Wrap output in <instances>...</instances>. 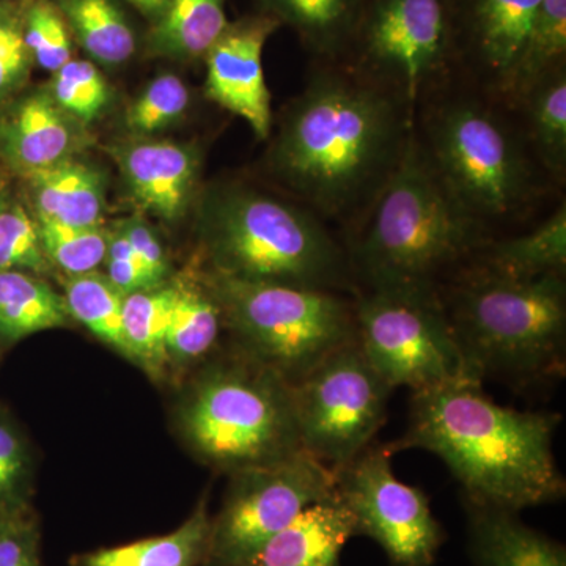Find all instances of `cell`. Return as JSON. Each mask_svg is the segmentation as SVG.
Masks as SVG:
<instances>
[{
  "instance_id": "cell-1",
  "label": "cell",
  "mask_w": 566,
  "mask_h": 566,
  "mask_svg": "<svg viewBox=\"0 0 566 566\" xmlns=\"http://www.w3.org/2000/svg\"><path fill=\"white\" fill-rule=\"evenodd\" d=\"M415 118L394 92L322 62L286 111L271 166L319 218L357 222L400 163Z\"/></svg>"
},
{
  "instance_id": "cell-2",
  "label": "cell",
  "mask_w": 566,
  "mask_h": 566,
  "mask_svg": "<svg viewBox=\"0 0 566 566\" xmlns=\"http://www.w3.org/2000/svg\"><path fill=\"white\" fill-rule=\"evenodd\" d=\"M482 385L463 376L412 392L408 428L387 452L441 458L469 504L521 513L560 501L566 485L553 449L560 417L497 405Z\"/></svg>"
},
{
  "instance_id": "cell-3",
  "label": "cell",
  "mask_w": 566,
  "mask_h": 566,
  "mask_svg": "<svg viewBox=\"0 0 566 566\" xmlns=\"http://www.w3.org/2000/svg\"><path fill=\"white\" fill-rule=\"evenodd\" d=\"M359 221L349 264L368 290H438L449 268L493 240L447 191L415 128L400 163Z\"/></svg>"
},
{
  "instance_id": "cell-4",
  "label": "cell",
  "mask_w": 566,
  "mask_h": 566,
  "mask_svg": "<svg viewBox=\"0 0 566 566\" xmlns=\"http://www.w3.org/2000/svg\"><path fill=\"white\" fill-rule=\"evenodd\" d=\"M472 92H434L415 120L417 139L450 196L493 233L521 218L549 180L499 99Z\"/></svg>"
},
{
  "instance_id": "cell-5",
  "label": "cell",
  "mask_w": 566,
  "mask_h": 566,
  "mask_svg": "<svg viewBox=\"0 0 566 566\" xmlns=\"http://www.w3.org/2000/svg\"><path fill=\"white\" fill-rule=\"evenodd\" d=\"M468 374L526 386L565 368V274L517 279L465 268L438 289Z\"/></svg>"
},
{
  "instance_id": "cell-6",
  "label": "cell",
  "mask_w": 566,
  "mask_h": 566,
  "mask_svg": "<svg viewBox=\"0 0 566 566\" xmlns=\"http://www.w3.org/2000/svg\"><path fill=\"white\" fill-rule=\"evenodd\" d=\"M212 273L340 292L352 264L315 212L248 186L218 188L203 208Z\"/></svg>"
},
{
  "instance_id": "cell-7",
  "label": "cell",
  "mask_w": 566,
  "mask_h": 566,
  "mask_svg": "<svg viewBox=\"0 0 566 566\" xmlns=\"http://www.w3.org/2000/svg\"><path fill=\"white\" fill-rule=\"evenodd\" d=\"M182 431L208 463L232 472L303 452L293 386L248 354L200 376L182 406Z\"/></svg>"
},
{
  "instance_id": "cell-8",
  "label": "cell",
  "mask_w": 566,
  "mask_h": 566,
  "mask_svg": "<svg viewBox=\"0 0 566 566\" xmlns=\"http://www.w3.org/2000/svg\"><path fill=\"white\" fill-rule=\"evenodd\" d=\"M210 289L245 354L292 386L357 340L354 300L340 292L214 273Z\"/></svg>"
},
{
  "instance_id": "cell-9",
  "label": "cell",
  "mask_w": 566,
  "mask_h": 566,
  "mask_svg": "<svg viewBox=\"0 0 566 566\" xmlns=\"http://www.w3.org/2000/svg\"><path fill=\"white\" fill-rule=\"evenodd\" d=\"M344 62L416 115L457 63L453 0H365Z\"/></svg>"
},
{
  "instance_id": "cell-10",
  "label": "cell",
  "mask_w": 566,
  "mask_h": 566,
  "mask_svg": "<svg viewBox=\"0 0 566 566\" xmlns=\"http://www.w3.org/2000/svg\"><path fill=\"white\" fill-rule=\"evenodd\" d=\"M354 316L357 345L390 389L419 392L471 376L438 290L365 289Z\"/></svg>"
},
{
  "instance_id": "cell-11",
  "label": "cell",
  "mask_w": 566,
  "mask_h": 566,
  "mask_svg": "<svg viewBox=\"0 0 566 566\" xmlns=\"http://www.w3.org/2000/svg\"><path fill=\"white\" fill-rule=\"evenodd\" d=\"M390 390L357 340L331 354L293 385L304 452L335 471L352 463L385 423Z\"/></svg>"
},
{
  "instance_id": "cell-12",
  "label": "cell",
  "mask_w": 566,
  "mask_h": 566,
  "mask_svg": "<svg viewBox=\"0 0 566 566\" xmlns=\"http://www.w3.org/2000/svg\"><path fill=\"white\" fill-rule=\"evenodd\" d=\"M337 471L303 452L277 463L233 472L212 520L210 566H240L307 506L335 494Z\"/></svg>"
},
{
  "instance_id": "cell-13",
  "label": "cell",
  "mask_w": 566,
  "mask_h": 566,
  "mask_svg": "<svg viewBox=\"0 0 566 566\" xmlns=\"http://www.w3.org/2000/svg\"><path fill=\"white\" fill-rule=\"evenodd\" d=\"M337 495L357 536L381 547L392 566H431L446 542L427 495L395 476L386 447H368L337 471Z\"/></svg>"
},
{
  "instance_id": "cell-14",
  "label": "cell",
  "mask_w": 566,
  "mask_h": 566,
  "mask_svg": "<svg viewBox=\"0 0 566 566\" xmlns=\"http://www.w3.org/2000/svg\"><path fill=\"white\" fill-rule=\"evenodd\" d=\"M539 6L542 0H453L457 63L506 106Z\"/></svg>"
},
{
  "instance_id": "cell-15",
  "label": "cell",
  "mask_w": 566,
  "mask_h": 566,
  "mask_svg": "<svg viewBox=\"0 0 566 566\" xmlns=\"http://www.w3.org/2000/svg\"><path fill=\"white\" fill-rule=\"evenodd\" d=\"M279 25L268 13L229 22L205 55L208 98L248 122L260 139H266L273 126L263 50Z\"/></svg>"
},
{
  "instance_id": "cell-16",
  "label": "cell",
  "mask_w": 566,
  "mask_h": 566,
  "mask_svg": "<svg viewBox=\"0 0 566 566\" xmlns=\"http://www.w3.org/2000/svg\"><path fill=\"white\" fill-rule=\"evenodd\" d=\"M356 535L352 513L335 494L315 502L240 566H340Z\"/></svg>"
},
{
  "instance_id": "cell-17",
  "label": "cell",
  "mask_w": 566,
  "mask_h": 566,
  "mask_svg": "<svg viewBox=\"0 0 566 566\" xmlns=\"http://www.w3.org/2000/svg\"><path fill=\"white\" fill-rule=\"evenodd\" d=\"M48 93H33L0 115V156L24 175L70 159L73 129Z\"/></svg>"
},
{
  "instance_id": "cell-18",
  "label": "cell",
  "mask_w": 566,
  "mask_h": 566,
  "mask_svg": "<svg viewBox=\"0 0 566 566\" xmlns=\"http://www.w3.org/2000/svg\"><path fill=\"white\" fill-rule=\"evenodd\" d=\"M118 159L133 196L153 214L175 219L185 211L199 170L192 148L139 142L122 148Z\"/></svg>"
},
{
  "instance_id": "cell-19",
  "label": "cell",
  "mask_w": 566,
  "mask_h": 566,
  "mask_svg": "<svg viewBox=\"0 0 566 566\" xmlns=\"http://www.w3.org/2000/svg\"><path fill=\"white\" fill-rule=\"evenodd\" d=\"M468 536L474 566H566L565 546L510 510L468 502Z\"/></svg>"
},
{
  "instance_id": "cell-20",
  "label": "cell",
  "mask_w": 566,
  "mask_h": 566,
  "mask_svg": "<svg viewBox=\"0 0 566 566\" xmlns=\"http://www.w3.org/2000/svg\"><path fill=\"white\" fill-rule=\"evenodd\" d=\"M36 218L73 227H99L104 208L102 174L71 159L28 175Z\"/></svg>"
},
{
  "instance_id": "cell-21",
  "label": "cell",
  "mask_w": 566,
  "mask_h": 566,
  "mask_svg": "<svg viewBox=\"0 0 566 566\" xmlns=\"http://www.w3.org/2000/svg\"><path fill=\"white\" fill-rule=\"evenodd\" d=\"M475 266L506 277L534 279L565 274L566 203L531 232L490 240L475 253Z\"/></svg>"
},
{
  "instance_id": "cell-22",
  "label": "cell",
  "mask_w": 566,
  "mask_h": 566,
  "mask_svg": "<svg viewBox=\"0 0 566 566\" xmlns=\"http://www.w3.org/2000/svg\"><path fill=\"white\" fill-rule=\"evenodd\" d=\"M211 523L203 499L172 534L80 554L71 566H197L207 562Z\"/></svg>"
},
{
  "instance_id": "cell-23",
  "label": "cell",
  "mask_w": 566,
  "mask_h": 566,
  "mask_svg": "<svg viewBox=\"0 0 566 566\" xmlns=\"http://www.w3.org/2000/svg\"><path fill=\"white\" fill-rule=\"evenodd\" d=\"M263 13L289 24L319 62L344 61L365 0H262Z\"/></svg>"
},
{
  "instance_id": "cell-24",
  "label": "cell",
  "mask_w": 566,
  "mask_h": 566,
  "mask_svg": "<svg viewBox=\"0 0 566 566\" xmlns=\"http://www.w3.org/2000/svg\"><path fill=\"white\" fill-rule=\"evenodd\" d=\"M523 132L536 163L549 180L566 177V66L546 74L517 98Z\"/></svg>"
},
{
  "instance_id": "cell-25",
  "label": "cell",
  "mask_w": 566,
  "mask_h": 566,
  "mask_svg": "<svg viewBox=\"0 0 566 566\" xmlns=\"http://www.w3.org/2000/svg\"><path fill=\"white\" fill-rule=\"evenodd\" d=\"M65 297L39 275L0 271V348L44 331L69 326Z\"/></svg>"
},
{
  "instance_id": "cell-26",
  "label": "cell",
  "mask_w": 566,
  "mask_h": 566,
  "mask_svg": "<svg viewBox=\"0 0 566 566\" xmlns=\"http://www.w3.org/2000/svg\"><path fill=\"white\" fill-rule=\"evenodd\" d=\"M227 0H169L153 25L148 46L155 55L193 61L205 57L229 25Z\"/></svg>"
},
{
  "instance_id": "cell-27",
  "label": "cell",
  "mask_w": 566,
  "mask_h": 566,
  "mask_svg": "<svg viewBox=\"0 0 566 566\" xmlns=\"http://www.w3.org/2000/svg\"><path fill=\"white\" fill-rule=\"evenodd\" d=\"M70 32L93 61L106 66L128 62L136 51V35L114 0H52Z\"/></svg>"
},
{
  "instance_id": "cell-28",
  "label": "cell",
  "mask_w": 566,
  "mask_h": 566,
  "mask_svg": "<svg viewBox=\"0 0 566 566\" xmlns=\"http://www.w3.org/2000/svg\"><path fill=\"white\" fill-rule=\"evenodd\" d=\"M175 294L177 285L163 283L123 297V331L133 363L140 365L151 378H159L169 363L166 338Z\"/></svg>"
},
{
  "instance_id": "cell-29",
  "label": "cell",
  "mask_w": 566,
  "mask_h": 566,
  "mask_svg": "<svg viewBox=\"0 0 566 566\" xmlns=\"http://www.w3.org/2000/svg\"><path fill=\"white\" fill-rule=\"evenodd\" d=\"M222 324V308L211 289L205 293L188 283L177 285L167 329V360L182 365L199 360L218 342Z\"/></svg>"
},
{
  "instance_id": "cell-30",
  "label": "cell",
  "mask_w": 566,
  "mask_h": 566,
  "mask_svg": "<svg viewBox=\"0 0 566 566\" xmlns=\"http://www.w3.org/2000/svg\"><path fill=\"white\" fill-rule=\"evenodd\" d=\"M65 303L71 319L84 324L96 338L114 352L132 360V352L123 331V294L106 275L96 273L71 275L65 283Z\"/></svg>"
},
{
  "instance_id": "cell-31",
  "label": "cell",
  "mask_w": 566,
  "mask_h": 566,
  "mask_svg": "<svg viewBox=\"0 0 566 566\" xmlns=\"http://www.w3.org/2000/svg\"><path fill=\"white\" fill-rule=\"evenodd\" d=\"M566 66V0H542L513 85L512 102L546 74Z\"/></svg>"
},
{
  "instance_id": "cell-32",
  "label": "cell",
  "mask_w": 566,
  "mask_h": 566,
  "mask_svg": "<svg viewBox=\"0 0 566 566\" xmlns=\"http://www.w3.org/2000/svg\"><path fill=\"white\" fill-rule=\"evenodd\" d=\"M36 226L48 262L70 277L93 273L106 260L109 233L99 227L63 226L46 219H39Z\"/></svg>"
},
{
  "instance_id": "cell-33",
  "label": "cell",
  "mask_w": 566,
  "mask_h": 566,
  "mask_svg": "<svg viewBox=\"0 0 566 566\" xmlns=\"http://www.w3.org/2000/svg\"><path fill=\"white\" fill-rule=\"evenodd\" d=\"M32 453L28 439L7 409L0 408V513L29 509Z\"/></svg>"
},
{
  "instance_id": "cell-34",
  "label": "cell",
  "mask_w": 566,
  "mask_h": 566,
  "mask_svg": "<svg viewBox=\"0 0 566 566\" xmlns=\"http://www.w3.org/2000/svg\"><path fill=\"white\" fill-rule=\"evenodd\" d=\"M39 226L28 211L3 197L0 202V271H21L40 275L50 268Z\"/></svg>"
},
{
  "instance_id": "cell-35",
  "label": "cell",
  "mask_w": 566,
  "mask_h": 566,
  "mask_svg": "<svg viewBox=\"0 0 566 566\" xmlns=\"http://www.w3.org/2000/svg\"><path fill=\"white\" fill-rule=\"evenodd\" d=\"M52 99L63 112L92 122L106 106L109 88L95 63L71 59L54 73Z\"/></svg>"
},
{
  "instance_id": "cell-36",
  "label": "cell",
  "mask_w": 566,
  "mask_h": 566,
  "mask_svg": "<svg viewBox=\"0 0 566 566\" xmlns=\"http://www.w3.org/2000/svg\"><path fill=\"white\" fill-rule=\"evenodd\" d=\"M24 39L32 61L41 69L55 73L71 61L69 24L51 0H35L24 9Z\"/></svg>"
},
{
  "instance_id": "cell-37",
  "label": "cell",
  "mask_w": 566,
  "mask_h": 566,
  "mask_svg": "<svg viewBox=\"0 0 566 566\" xmlns=\"http://www.w3.org/2000/svg\"><path fill=\"white\" fill-rule=\"evenodd\" d=\"M191 103L188 87L180 77L166 73L147 85L126 114V125L137 134H151L169 128Z\"/></svg>"
},
{
  "instance_id": "cell-38",
  "label": "cell",
  "mask_w": 566,
  "mask_h": 566,
  "mask_svg": "<svg viewBox=\"0 0 566 566\" xmlns=\"http://www.w3.org/2000/svg\"><path fill=\"white\" fill-rule=\"evenodd\" d=\"M32 63L24 39V10L11 0H0V106L21 91Z\"/></svg>"
},
{
  "instance_id": "cell-39",
  "label": "cell",
  "mask_w": 566,
  "mask_h": 566,
  "mask_svg": "<svg viewBox=\"0 0 566 566\" xmlns=\"http://www.w3.org/2000/svg\"><path fill=\"white\" fill-rule=\"evenodd\" d=\"M0 566H41L39 521L31 506L7 517L0 528Z\"/></svg>"
},
{
  "instance_id": "cell-40",
  "label": "cell",
  "mask_w": 566,
  "mask_h": 566,
  "mask_svg": "<svg viewBox=\"0 0 566 566\" xmlns=\"http://www.w3.org/2000/svg\"><path fill=\"white\" fill-rule=\"evenodd\" d=\"M104 263L107 266L106 277L123 296L159 286L137 259L120 229L115 233H109V245H107Z\"/></svg>"
},
{
  "instance_id": "cell-41",
  "label": "cell",
  "mask_w": 566,
  "mask_h": 566,
  "mask_svg": "<svg viewBox=\"0 0 566 566\" xmlns=\"http://www.w3.org/2000/svg\"><path fill=\"white\" fill-rule=\"evenodd\" d=\"M120 230L156 285H163L169 264H167L163 245L150 226L139 218H133L123 222Z\"/></svg>"
},
{
  "instance_id": "cell-42",
  "label": "cell",
  "mask_w": 566,
  "mask_h": 566,
  "mask_svg": "<svg viewBox=\"0 0 566 566\" xmlns=\"http://www.w3.org/2000/svg\"><path fill=\"white\" fill-rule=\"evenodd\" d=\"M128 2L155 25L166 13L169 0H128Z\"/></svg>"
},
{
  "instance_id": "cell-43",
  "label": "cell",
  "mask_w": 566,
  "mask_h": 566,
  "mask_svg": "<svg viewBox=\"0 0 566 566\" xmlns=\"http://www.w3.org/2000/svg\"><path fill=\"white\" fill-rule=\"evenodd\" d=\"M11 515H13V513H11ZM9 516L10 515H2V513H0V528H2L3 524H6L7 517Z\"/></svg>"
},
{
  "instance_id": "cell-44",
  "label": "cell",
  "mask_w": 566,
  "mask_h": 566,
  "mask_svg": "<svg viewBox=\"0 0 566 566\" xmlns=\"http://www.w3.org/2000/svg\"><path fill=\"white\" fill-rule=\"evenodd\" d=\"M3 196L2 192H0V202H2Z\"/></svg>"
}]
</instances>
